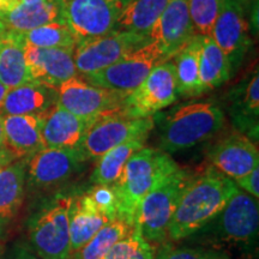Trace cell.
Segmentation results:
<instances>
[{
    "label": "cell",
    "mask_w": 259,
    "mask_h": 259,
    "mask_svg": "<svg viewBox=\"0 0 259 259\" xmlns=\"http://www.w3.org/2000/svg\"><path fill=\"white\" fill-rule=\"evenodd\" d=\"M19 4H21L19 0H0V18Z\"/></svg>",
    "instance_id": "39"
},
{
    "label": "cell",
    "mask_w": 259,
    "mask_h": 259,
    "mask_svg": "<svg viewBox=\"0 0 259 259\" xmlns=\"http://www.w3.org/2000/svg\"><path fill=\"white\" fill-rule=\"evenodd\" d=\"M169 0H126L115 29L149 36Z\"/></svg>",
    "instance_id": "28"
},
{
    "label": "cell",
    "mask_w": 259,
    "mask_h": 259,
    "mask_svg": "<svg viewBox=\"0 0 259 259\" xmlns=\"http://www.w3.org/2000/svg\"><path fill=\"white\" fill-rule=\"evenodd\" d=\"M27 158H17L0 169V221L12 219L24 198Z\"/></svg>",
    "instance_id": "25"
},
{
    "label": "cell",
    "mask_w": 259,
    "mask_h": 259,
    "mask_svg": "<svg viewBox=\"0 0 259 259\" xmlns=\"http://www.w3.org/2000/svg\"><path fill=\"white\" fill-rule=\"evenodd\" d=\"M258 231V199L238 189L221 212L191 236H197L203 245L225 253L226 248L255 250Z\"/></svg>",
    "instance_id": "3"
},
{
    "label": "cell",
    "mask_w": 259,
    "mask_h": 259,
    "mask_svg": "<svg viewBox=\"0 0 259 259\" xmlns=\"http://www.w3.org/2000/svg\"><path fill=\"white\" fill-rule=\"evenodd\" d=\"M147 136L131 139L125 142L112 150L107 151L105 155L97 158V164L95 166L90 181L94 185H107L113 186L120 178L126 162L134 155L136 151L141 150L147 143Z\"/></svg>",
    "instance_id": "29"
},
{
    "label": "cell",
    "mask_w": 259,
    "mask_h": 259,
    "mask_svg": "<svg viewBox=\"0 0 259 259\" xmlns=\"http://www.w3.org/2000/svg\"><path fill=\"white\" fill-rule=\"evenodd\" d=\"M227 112L236 131L257 143L259 130L258 66L248 71L227 94Z\"/></svg>",
    "instance_id": "16"
},
{
    "label": "cell",
    "mask_w": 259,
    "mask_h": 259,
    "mask_svg": "<svg viewBox=\"0 0 259 259\" xmlns=\"http://www.w3.org/2000/svg\"><path fill=\"white\" fill-rule=\"evenodd\" d=\"M153 118L158 126L160 149L169 155L210 141L226 122L225 112L213 101L181 103Z\"/></svg>",
    "instance_id": "2"
},
{
    "label": "cell",
    "mask_w": 259,
    "mask_h": 259,
    "mask_svg": "<svg viewBox=\"0 0 259 259\" xmlns=\"http://www.w3.org/2000/svg\"><path fill=\"white\" fill-rule=\"evenodd\" d=\"M4 148V130H3V116L0 115V149Z\"/></svg>",
    "instance_id": "43"
},
{
    "label": "cell",
    "mask_w": 259,
    "mask_h": 259,
    "mask_svg": "<svg viewBox=\"0 0 259 259\" xmlns=\"http://www.w3.org/2000/svg\"><path fill=\"white\" fill-rule=\"evenodd\" d=\"M4 148L17 158H29L45 148L40 115H4Z\"/></svg>",
    "instance_id": "20"
},
{
    "label": "cell",
    "mask_w": 259,
    "mask_h": 259,
    "mask_svg": "<svg viewBox=\"0 0 259 259\" xmlns=\"http://www.w3.org/2000/svg\"><path fill=\"white\" fill-rule=\"evenodd\" d=\"M82 163L76 149L44 148L27 158V184L34 189H51L69 180Z\"/></svg>",
    "instance_id": "15"
},
{
    "label": "cell",
    "mask_w": 259,
    "mask_h": 259,
    "mask_svg": "<svg viewBox=\"0 0 259 259\" xmlns=\"http://www.w3.org/2000/svg\"><path fill=\"white\" fill-rule=\"evenodd\" d=\"M14 160H16V158L5 148L0 149V169L4 168L6 164H9L10 162H12Z\"/></svg>",
    "instance_id": "40"
},
{
    "label": "cell",
    "mask_w": 259,
    "mask_h": 259,
    "mask_svg": "<svg viewBox=\"0 0 259 259\" xmlns=\"http://www.w3.org/2000/svg\"><path fill=\"white\" fill-rule=\"evenodd\" d=\"M179 168L169 154L153 147H143L126 162L120 178L113 185L118 200V218L135 226L142 200L164 177Z\"/></svg>",
    "instance_id": "4"
},
{
    "label": "cell",
    "mask_w": 259,
    "mask_h": 259,
    "mask_svg": "<svg viewBox=\"0 0 259 259\" xmlns=\"http://www.w3.org/2000/svg\"><path fill=\"white\" fill-rule=\"evenodd\" d=\"M3 252V244H2V240H0V254H2Z\"/></svg>",
    "instance_id": "46"
},
{
    "label": "cell",
    "mask_w": 259,
    "mask_h": 259,
    "mask_svg": "<svg viewBox=\"0 0 259 259\" xmlns=\"http://www.w3.org/2000/svg\"><path fill=\"white\" fill-rule=\"evenodd\" d=\"M21 4H35V3H40V2H45V0H19Z\"/></svg>",
    "instance_id": "44"
},
{
    "label": "cell",
    "mask_w": 259,
    "mask_h": 259,
    "mask_svg": "<svg viewBox=\"0 0 259 259\" xmlns=\"http://www.w3.org/2000/svg\"><path fill=\"white\" fill-rule=\"evenodd\" d=\"M40 118L45 148L57 149H76L95 120L74 115L58 105L41 114Z\"/></svg>",
    "instance_id": "19"
},
{
    "label": "cell",
    "mask_w": 259,
    "mask_h": 259,
    "mask_svg": "<svg viewBox=\"0 0 259 259\" xmlns=\"http://www.w3.org/2000/svg\"><path fill=\"white\" fill-rule=\"evenodd\" d=\"M194 35L197 34L191 19L189 0H169L149 32V38L157 45L164 59L169 60Z\"/></svg>",
    "instance_id": "17"
},
{
    "label": "cell",
    "mask_w": 259,
    "mask_h": 259,
    "mask_svg": "<svg viewBox=\"0 0 259 259\" xmlns=\"http://www.w3.org/2000/svg\"><path fill=\"white\" fill-rule=\"evenodd\" d=\"M0 21L8 30L24 32L53 22H61V18L57 0H45L35 4H19Z\"/></svg>",
    "instance_id": "26"
},
{
    "label": "cell",
    "mask_w": 259,
    "mask_h": 259,
    "mask_svg": "<svg viewBox=\"0 0 259 259\" xmlns=\"http://www.w3.org/2000/svg\"><path fill=\"white\" fill-rule=\"evenodd\" d=\"M143 236L138 228H134L130 234H127L121 240L115 242L114 245L106 252L102 259H130L132 254L138 250L139 245H141Z\"/></svg>",
    "instance_id": "35"
},
{
    "label": "cell",
    "mask_w": 259,
    "mask_h": 259,
    "mask_svg": "<svg viewBox=\"0 0 259 259\" xmlns=\"http://www.w3.org/2000/svg\"><path fill=\"white\" fill-rule=\"evenodd\" d=\"M202 47V36L194 35L183 48L170 58L174 64L177 78L178 96H200L199 58Z\"/></svg>",
    "instance_id": "24"
},
{
    "label": "cell",
    "mask_w": 259,
    "mask_h": 259,
    "mask_svg": "<svg viewBox=\"0 0 259 259\" xmlns=\"http://www.w3.org/2000/svg\"><path fill=\"white\" fill-rule=\"evenodd\" d=\"M235 185L239 189L245 191L248 194H251L252 197L258 199L259 197V168H255L254 170H252L251 173H248L247 176L240 178V179L234 180Z\"/></svg>",
    "instance_id": "36"
},
{
    "label": "cell",
    "mask_w": 259,
    "mask_h": 259,
    "mask_svg": "<svg viewBox=\"0 0 259 259\" xmlns=\"http://www.w3.org/2000/svg\"><path fill=\"white\" fill-rule=\"evenodd\" d=\"M239 187L211 167L193 173L168 227L173 240L190 238L221 212Z\"/></svg>",
    "instance_id": "1"
},
{
    "label": "cell",
    "mask_w": 259,
    "mask_h": 259,
    "mask_svg": "<svg viewBox=\"0 0 259 259\" xmlns=\"http://www.w3.org/2000/svg\"><path fill=\"white\" fill-rule=\"evenodd\" d=\"M108 222V219L97 211L88 194L71 196L69 208L71 254L88 244L93 236Z\"/></svg>",
    "instance_id": "22"
},
{
    "label": "cell",
    "mask_w": 259,
    "mask_h": 259,
    "mask_svg": "<svg viewBox=\"0 0 259 259\" xmlns=\"http://www.w3.org/2000/svg\"><path fill=\"white\" fill-rule=\"evenodd\" d=\"M155 253H156L155 246L151 242L145 241L143 239L141 245H139L138 250L132 254V257L130 259H154Z\"/></svg>",
    "instance_id": "37"
},
{
    "label": "cell",
    "mask_w": 259,
    "mask_h": 259,
    "mask_svg": "<svg viewBox=\"0 0 259 259\" xmlns=\"http://www.w3.org/2000/svg\"><path fill=\"white\" fill-rule=\"evenodd\" d=\"M9 259H44V258L38 257L35 252L30 251L29 248L18 247L16 248L14 254H12Z\"/></svg>",
    "instance_id": "38"
},
{
    "label": "cell",
    "mask_w": 259,
    "mask_h": 259,
    "mask_svg": "<svg viewBox=\"0 0 259 259\" xmlns=\"http://www.w3.org/2000/svg\"><path fill=\"white\" fill-rule=\"evenodd\" d=\"M178 99L177 78L171 59L155 66L135 90L125 97L122 112L132 118H149Z\"/></svg>",
    "instance_id": "11"
},
{
    "label": "cell",
    "mask_w": 259,
    "mask_h": 259,
    "mask_svg": "<svg viewBox=\"0 0 259 259\" xmlns=\"http://www.w3.org/2000/svg\"><path fill=\"white\" fill-rule=\"evenodd\" d=\"M135 226L130 225L126 220L116 218L105 225L93 236L88 244H85L73 253V259H102L106 252L115 242L121 240L126 235L134 231Z\"/></svg>",
    "instance_id": "30"
},
{
    "label": "cell",
    "mask_w": 259,
    "mask_h": 259,
    "mask_svg": "<svg viewBox=\"0 0 259 259\" xmlns=\"http://www.w3.org/2000/svg\"><path fill=\"white\" fill-rule=\"evenodd\" d=\"M163 61L166 59L161 50L150 40L106 69L82 78L100 88L128 94L143 82L155 66Z\"/></svg>",
    "instance_id": "9"
},
{
    "label": "cell",
    "mask_w": 259,
    "mask_h": 259,
    "mask_svg": "<svg viewBox=\"0 0 259 259\" xmlns=\"http://www.w3.org/2000/svg\"><path fill=\"white\" fill-rule=\"evenodd\" d=\"M225 0H189V9L194 32L210 36Z\"/></svg>",
    "instance_id": "32"
},
{
    "label": "cell",
    "mask_w": 259,
    "mask_h": 259,
    "mask_svg": "<svg viewBox=\"0 0 259 259\" xmlns=\"http://www.w3.org/2000/svg\"><path fill=\"white\" fill-rule=\"evenodd\" d=\"M57 105L84 119H97L122 111L127 94L93 85L74 76L57 88Z\"/></svg>",
    "instance_id": "12"
},
{
    "label": "cell",
    "mask_w": 259,
    "mask_h": 259,
    "mask_svg": "<svg viewBox=\"0 0 259 259\" xmlns=\"http://www.w3.org/2000/svg\"><path fill=\"white\" fill-rule=\"evenodd\" d=\"M71 196H58L28 222L31 251L44 259H71L69 208Z\"/></svg>",
    "instance_id": "6"
},
{
    "label": "cell",
    "mask_w": 259,
    "mask_h": 259,
    "mask_svg": "<svg viewBox=\"0 0 259 259\" xmlns=\"http://www.w3.org/2000/svg\"><path fill=\"white\" fill-rule=\"evenodd\" d=\"M202 36L199 58L200 95L219 88L232 78L228 59L210 36Z\"/></svg>",
    "instance_id": "27"
},
{
    "label": "cell",
    "mask_w": 259,
    "mask_h": 259,
    "mask_svg": "<svg viewBox=\"0 0 259 259\" xmlns=\"http://www.w3.org/2000/svg\"><path fill=\"white\" fill-rule=\"evenodd\" d=\"M25 45L37 48H61L73 51L78 44L72 31L61 22H53L21 32Z\"/></svg>",
    "instance_id": "31"
},
{
    "label": "cell",
    "mask_w": 259,
    "mask_h": 259,
    "mask_svg": "<svg viewBox=\"0 0 259 259\" xmlns=\"http://www.w3.org/2000/svg\"><path fill=\"white\" fill-rule=\"evenodd\" d=\"M210 37L228 59L232 77L238 72L252 46L247 15L240 6L225 0Z\"/></svg>",
    "instance_id": "13"
},
{
    "label": "cell",
    "mask_w": 259,
    "mask_h": 259,
    "mask_svg": "<svg viewBox=\"0 0 259 259\" xmlns=\"http://www.w3.org/2000/svg\"><path fill=\"white\" fill-rule=\"evenodd\" d=\"M8 92H9L8 87H5L4 84L0 82V106H2L3 101H4V99H5V96H6V94H8Z\"/></svg>",
    "instance_id": "42"
},
{
    "label": "cell",
    "mask_w": 259,
    "mask_h": 259,
    "mask_svg": "<svg viewBox=\"0 0 259 259\" xmlns=\"http://www.w3.org/2000/svg\"><path fill=\"white\" fill-rule=\"evenodd\" d=\"M210 166L238 180L259 168L258 145L247 136L233 131L222 136L208 150Z\"/></svg>",
    "instance_id": "14"
},
{
    "label": "cell",
    "mask_w": 259,
    "mask_h": 259,
    "mask_svg": "<svg viewBox=\"0 0 259 259\" xmlns=\"http://www.w3.org/2000/svg\"><path fill=\"white\" fill-rule=\"evenodd\" d=\"M154 127L153 116L132 118L122 111L100 116L90 125L76 150L84 162L97 160L125 142L144 136L149 137Z\"/></svg>",
    "instance_id": "7"
},
{
    "label": "cell",
    "mask_w": 259,
    "mask_h": 259,
    "mask_svg": "<svg viewBox=\"0 0 259 259\" xmlns=\"http://www.w3.org/2000/svg\"><path fill=\"white\" fill-rule=\"evenodd\" d=\"M57 102V89L37 82H28L9 89L0 106V115H41Z\"/></svg>",
    "instance_id": "21"
},
{
    "label": "cell",
    "mask_w": 259,
    "mask_h": 259,
    "mask_svg": "<svg viewBox=\"0 0 259 259\" xmlns=\"http://www.w3.org/2000/svg\"><path fill=\"white\" fill-rule=\"evenodd\" d=\"M5 30H8V29H6V27H5V24L3 23L2 21H0V35L3 34V32H4Z\"/></svg>",
    "instance_id": "45"
},
{
    "label": "cell",
    "mask_w": 259,
    "mask_h": 259,
    "mask_svg": "<svg viewBox=\"0 0 259 259\" xmlns=\"http://www.w3.org/2000/svg\"><path fill=\"white\" fill-rule=\"evenodd\" d=\"M126 0H57L61 22L78 42L114 30Z\"/></svg>",
    "instance_id": "8"
},
{
    "label": "cell",
    "mask_w": 259,
    "mask_h": 259,
    "mask_svg": "<svg viewBox=\"0 0 259 259\" xmlns=\"http://www.w3.org/2000/svg\"><path fill=\"white\" fill-rule=\"evenodd\" d=\"M88 197L92 200L97 211L112 221L118 218V200L113 186L94 185L88 192Z\"/></svg>",
    "instance_id": "34"
},
{
    "label": "cell",
    "mask_w": 259,
    "mask_h": 259,
    "mask_svg": "<svg viewBox=\"0 0 259 259\" xmlns=\"http://www.w3.org/2000/svg\"><path fill=\"white\" fill-rule=\"evenodd\" d=\"M192 177L193 171L179 166L144 197L136 215L135 227L145 241L154 244L166 240L171 218Z\"/></svg>",
    "instance_id": "5"
},
{
    "label": "cell",
    "mask_w": 259,
    "mask_h": 259,
    "mask_svg": "<svg viewBox=\"0 0 259 259\" xmlns=\"http://www.w3.org/2000/svg\"><path fill=\"white\" fill-rule=\"evenodd\" d=\"M0 82L9 89L31 82L25 63V42L18 31L5 30L0 35Z\"/></svg>",
    "instance_id": "23"
},
{
    "label": "cell",
    "mask_w": 259,
    "mask_h": 259,
    "mask_svg": "<svg viewBox=\"0 0 259 259\" xmlns=\"http://www.w3.org/2000/svg\"><path fill=\"white\" fill-rule=\"evenodd\" d=\"M231 2L235 3L236 5L240 6V8L245 11V14L247 15L248 11H251L252 6H253L254 4H257L258 0H231Z\"/></svg>",
    "instance_id": "41"
},
{
    "label": "cell",
    "mask_w": 259,
    "mask_h": 259,
    "mask_svg": "<svg viewBox=\"0 0 259 259\" xmlns=\"http://www.w3.org/2000/svg\"><path fill=\"white\" fill-rule=\"evenodd\" d=\"M25 63L29 78L57 89L77 74L73 51L61 48H37L25 45Z\"/></svg>",
    "instance_id": "18"
},
{
    "label": "cell",
    "mask_w": 259,
    "mask_h": 259,
    "mask_svg": "<svg viewBox=\"0 0 259 259\" xmlns=\"http://www.w3.org/2000/svg\"><path fill=\"white\" fill-rule=\"evenodd\" d=\"M149 41L147 35L118 29L100 37L80 41L73 50L77 74L85 77L106 69Z\"/></svg>",
    "instance_id": "10"
},
{
    "label": "cell",
    "mask_w": 259,
    "mask_h": 259,
    "mask_svg": "<svg viewBox=\"0 0 259 259\" xmlns=\"http://www.w3.org/2000/svg\"><path fill=\"white\" fill-rule=\"evenodd\" d=\"M154 259H229L226 253L203 247L176 246L171 242L163 241V245L156 250Z\"/></svg>",
    "instance_id": "33"
}]
</instances>
